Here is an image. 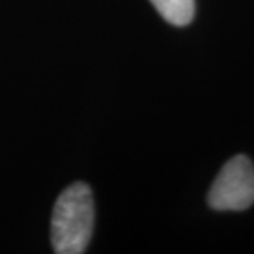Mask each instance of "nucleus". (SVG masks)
I'll return each mask as SVG.
<instances>
[{
  "mask_svg": "<svg viewBox=\"0 0 254 254\" xmlns=\"http://www.w3.org/2000/svg\"><path fill=\"white\" fill-rule=\"evenodd\" d=\"M95 206L91 188L75 182L58 196L51 218V243L58 254H81L93 232Z\"/></svg>",
  "mask_w": 254,
  "mask_h": 254,
  "instance_id": "nucleus-1",
  "label": "nucleus"
},
{
  "mask_svg": "<svg viewBox=\"0 0 254 254\" xmlns=\"http://www.w3.org/2000/svg\"><path fill=\"white\" fill-rule=\"evenodd\" d=\"M216 210H245L254 203V167L245 155H236L220 170L208 195Z\"/></svg>",
  "mask_w": 254,
  "mask_h": 254,
  "instance_id": "nucleus-2",
  "label": "nucleus"
},
{
  "mask_svg": "<svg viewBox=\"0 0 254 254\" xmlns=\"http://www.w3.org/2000/svg\"><path fill=\"white\" fill-rule=\"evenodd\" d=\"M160 16L170 24L188 26L195 16V0H150Z\"/></svg>",
  "mask_w": 254,
  "mask_h": 254,
  "instance_id": "nucleus-3",
  "label": "nucleus"
}]
</instances>
